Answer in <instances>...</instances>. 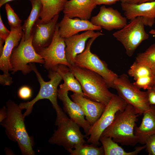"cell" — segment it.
Segmentation results:
<instances>
[{
    "instance_id": "obj_14",
    "label": "cell",
    "mask_w": 155,
    "mask_h": 155,
    "mask_svg": "<svg viewBox=\"0 0 155 155\" xmlns=\"http://www.w3.org/2000/svg\"><path fill=\"white\" fill-rule=\"evenodd\" d=\"M127 20L117 10L103 5L98 13L92 17L90 22L94 25L111 31L123 28L127 24Z\"/></svg>"
},
{
    "instance_id": "obj_17",
    "label": "cell",
    "mask_w": 155,
    "mask_h": 155,
    "mask_svg": "<svg viewBox=\"0 0 155 155\" xmlns=\"http://www.w3.org/2000/svg\"><path fill=\"white\" fill-rule=\"evenodd\" d=\"M103 35L99 32H95L93 30H88L81 34H77L65 38V55L69 64L74 65L76 56L84 50L86 42L88 38Z\"/></svg>"
},
{
    "instance_id": "obj_35",
    "label": "cell",
    "mask_w": 155,
    "mask_h": 155,
    "mask_svg": "<svg viewBox=\"0 0 155 155\" xmlns=\"http://www.w3.org/2000/svg\"><path fill=\"white\" fill-rule=\"evenodd\" d=\"M95 4L97 5L104 4L111 5L117 2L121 1V0H94Z\"/></svg>"
},
{
    "instance_id": "obj_20",
    "label": "cell",
    "mask_w": 155,
    "mask_h": 155,
    "mask_svg": "<svg viewBox=\"0 0 155 155\" xmlns=\"http://www.w3.org/2000/svg\"><path fill=\"white\" fill-rule=\"evenodd\" d=\"M96 5L94 0H70L66 3L63 11L64 15L70 18L88 20Z\"/></svg>"
},
{
    "instance_id": "obj_22",
    "label": "cell",
    "mask_w": 155,
    "mask_h": 155,
    "mask_svg": "<svg viewBox=\"0 0 155 155\" xmlns=\"http://www.w3.org/2000/svg\"><path fill=\"white\" fill-rule=\"evenodd\" d=\"M57 71L64 81V83L59 85V88L65 89L68 91H71L73 93L85 96L80 82L69 67L63 64L59 65Z\"/></svg>"
},
{
    "instance_id": "obj_24",
    "label": "cell",
    "mask_w": 155,
    "mask_h": 155,
    "mask_svg": "<svg viewBox=\"0 0 155 155\" xmlns=\"http://www.w3.org/2000/svg\"><path fill=\"white\" fill-rule=\"evenodd\" d=\"M99 141L102 145L104 155H136L146 147L145 145L137 147L133 151L127 152L111 137L101 136Z\"/></svg>"
},
{
    "instance_id": "obj_7",
    "label": "cell",
    "mask_w": 155,
    "mask_h": 155,
    "mask_svg": "<svg viewBox=\"0 0 155 155\" xmlns=\"http://www.w3.org/2000/svg\"><path fill=\"white\" fill-rule=\"evenodd\" d=\"M144 26L142 18L138 17L113 34V36L122 44L129 57L132 56L140 44L149 38Z\"/></svg>"
},
{
    "instance_id": "obj_29",
    "label": "cell",
    "mask_w": 155,
    "mask_h": 155,
    "mask_svg": "<svg viewBox=\"0 0 155 155\" xmlns=\"http://www.w3.org/2000/svg\"><path fill=\"white\" fill-rule=\"evenodd\" d=\"M8 23L10 26V30L16 29L22 27V20L8 3L5 5Z\"/></svg>"
},
{
    "instance_id": "obj_10",
    "label": "cell",
    "mask_w": 155,
    "mask_h": 155,
    "mask_svg": "<svg viewBox=\"0 0 155 155\" xmlns=\"http://www.w3.org/2000/svg\"><path fill=\"white\" fill-rule=\"evenodd\" d=\"M127 104L121 97L115 94L106 106L100 118L91 126L86 135L89 136L87 142L97 146L99 145V139L103 132L112 123L116 113L123 111Z\"/></svg>"
},
{
    "instance_id": "obj_5",
    "label": "cell",
    "mask_w": 155,
    "mask_h": 155,
    "mask_svg": "<svg viewBox=\"0 0 155 155\" xmlns=\"http://www.w3.org/2000/svg\"><path fill=\"white\" fill-rule=\"evenodd\" d=\"M55 130L48 140L51 144L61 146L68 152L77 146L86 143L85 135L82 134L80 127L72 121L66 115L56 117Z\"/></svg>"
},
{
    "instance_id": "obj_27",
    "label": "cell",
    "mask_w": 155,
    "mask_h": 155,
    "mask_svg": "<svg viewBox=\"0 0 155 155\" xmlns=\"http://www.w3.org/2000/svg\"><path fill=\"white\" fill-rule=\"evenodd\" d=\"M135 60L152 69L155 68V43L151 45L145 51L138 53Z\"/></svg>"
},
{
    "instance_id": "obj_26",
    "label": "cell",
    "mask_w": 155,
    "mask_h": 155,
    "mask_svg": "<svg viewBox=\"0 0 155 155\" xmlns=\"http://www.w3.org/2000/svg\"><path fill=\"white\" fill-rule=\"evenodd\" d=\"M93 144L86 143L75 147L69 151L70 155H104L102 146L98 147Z\"/></svg>"
},
{
    "instance_id": "obj_28",
    "label": "cell",
    "mask_w": 155,
    "mask_h": 155,
    "mask_svg": "<svg viewBox=\"0 0 155 155\" xmlns=\"http://www.w3.org/2000/svg\"><path fill=\"white\" fill-rule=\"evenodd\" d=\"M128 74L135 81L142 77L153 75V69L135 60L128 70Z\"/></svg>"
},
{
    "instance_id": "obj_13",
    "label": "cell",
    "mask_w": 155,
    "mask_h": 155,
    "mask_svg": "<svg viewBox=\"0 0 155 155\" xmlns=\"http://www.w3.org/2000/svg\"><path fill=\"white\" fill-rule=\"evenodd\" d=\"M59 18V14L48 22H42L39 19L36 22L31 35L32 44L37 53L51 44L55 35Z\"/></svg>"
},
{
    "instance_id": "obj_21",
    "label": "cell",
    "mask_w": 155,
    "mask_h": 155,
    "mask_svg": "<svg viewBox=\"0 0 155 155\" xmlns=\"http://www.w3.org/2000/svg\"><path fill=\"white\" fill-rule=\"evenodd\" d=\"M143 114L141 123L138 127L135 126L134 134L139 143L145 144L149 137L155 134V105H150V109Z\"/></svg>"
},
{
    "instance_id": "obj_8",
    "label": "cell",
    "mask_w": 155,
    "mask_h": 155,
    "mask_svg": "<svg viewBox=\"0 0 155 155\" xmlns=\"http://www.w3.org/2000/svg\"><path fill=\"white\" fill-rule=\"evenodd\" d=\"M114 84L118 95L132 105L140 115L150 109L147 92L141 91L130 82L127 74L118 76Z\"/></svg>"
},
{
    "instance_id": "obj_12",
    "label": "cell",
    "mask_w": 155,
    "mask_h": 155,
    "mask_svg": "<svg viewBox=\"0 0 155 155\" xmlns=\"http://www.w3.org/2000/svg\"><path fill=\"white\" fill-rule=\"evenodd\" d=\"M10 31V34L5 40L3 52L0 55V69L3 73L0 75V83L3 86H9L13 82L9 73L12 70L10 59L13 50L19 44L23 33L22 27L11 29Z\"/></svg>"
},
{
    "instance_id": "obj_39",
    "label": "cell",
    "mask_w": 155,
    "mask_h": 155,
    "mask_svg": "<svg viewBox=\"0 0 155 155\" xmlns=\"http://www.w3.org/2000/svg\"><path fill=\"white\" fill-rule=\"evenodd\" d=\"M153 84L152 87H155V68L153 69Z\"/></svg>"
},
{
    "instance_id": "obj_37",
    "label": "cell",
    "mask_w": 155,
    "mask_h": 155,
    "mask_svg": "<svg viewBox=\"0 0 155 155\" xmlns=\"http://www.w3.org/2000/svg\"><path fill=\"white\" fill-rule=\"evenodd\" d=\"M7 115L6 108L4 106L0 109V123L2 122L6 117Z\"/></svg>"
},
{
    "instance_id": "obj_32",
    "label": "cell",
    "mask_w": 155,
    "mask_h": 155,
    "mask_svg": "<svg viewBox=\"0 0 155 155\" xmlns=\"http://www.w3.org/2000/svg\"><path fill=\"white\" fill-rule=\"evenodd\" d=\"M18 94L20 98L23 100H27L32 96V90L29 87L24 86L19 89Z\"/></svg>"
},
{
    "instance_id": "obj_30",
    "label": "cell",
    "mask_w": 155,
    "mask_h": 155,
    "mask_svg": "<svg viewBox=\"0 0 155 155\" xmlns=\"http://www.w3.org/2000/svg\"><path fill=\"white\" fill-rule=\"evenodd\" d=\"M139 89L143 88L147 90L152 86L153 75L142 77L137 79L133 83Z\"/></svg>"
},
{
    "instance_id": "obj_25",
    "label": "cell",
    "mask_w": 155,
    "mask_h": 155,
    "mask_svg": "<svg viewBox=\"0 0 155 155\" xmlns=\"http://www.w3.org/2000/svg\"><path fill=\"white\" fill-rule=\"evenodd\" d=\"M30 2L32 6L31 12L22 26L23 32V36L25 40H28L30 37L33 28L40 18L42 10L40 0H32Z\"/></svg>"
},
{
    "instance_id": "obj_11",
    "label": "cell",
    "mask_w": 155,
    "mask_h": 155,
    "mask_svg": "<svg viewBox=\"0 0 155 155\" xmlns=\"http://www.w3.org/2000/svg\"><path fill=\"white\" fill-rule=\"evenodd\" d=\"M66 45L65 38L61 36L59 32L57 23L55 35L50 45L37 52L44 59V67L49 71H57L59 65L63 64L68 67L71 65L68 62L65 55Z\"/></svg>"
},
{
    "instance_id": "obj_33",
    "label": "cell",
    "mask_w": 155,
    "mask_h": 155,
    "mask_svg": "<svg viewBox=\"0 0 155 155\" xmlns=\"http://www.w3.org/2000/svg\"><path fill=\"white\" fill-rule=\"evenodd\" d=\"M11 31L5 27L0 15V41L5 42V40L10 34Z\"/></svg>"
},
{
    "instance_id": "obj_36",
    "label": "cell",
    "mask_w": 155,
    "mask_h": 155,
    "mask_svg": "<svg viewBox=\"0 0 155 155\" xmlns=\"http://www.w3.org/2000/svg\"><path fill=\"white\" fill-rule=\"evenodd\" d=\"M154 1L155 0H121V2L131 4H139Z\"/></svg>"
},
{
    "instance_id": "obj_18",
    "label": "cell",
    "mask_w": 155,
    "mask_h": 155,
    "mask_svg": "<svg viewBox=\"0 0 155 155\" xmlns=\"http://www.w3.org/2000/svg\"><path fill=\"white\" fill-rule=\"evenodd\" d=\"M59 32L62 38H65L78 34L80 32L88 30L100 31L102 28L93 24L88 20L76 18H70L64 15L58 23Z\"/></svg>"
},
{
    "instance_id": "obj_2",
    "label": "cell",
    "mask_w": 155,
    "mask_h": 155,
    "mask_svg": "<svg viewBox=\"0 0 155 155\" xmlns=\"http://www.w3.org/2000/svg\"><path fill=\"white\" fill-rule=\"evenodd\" d=\"M139 116L134 107L128 103L123 111L116 113L113 122L101 136L111 137L122 145H135L139 141L134 135V129Z\"/></svg>"
},
{
    "instance_id": "obj_16",
    "label": "cell",
    "mask_w": 155,
    "mask_h": 155,
    "mask_svg": "<svg viewBox=\"0 0 155 155\" xmlns=\"http://www.w3.org/2000/svg\"><path fill=\"white\" fill-rule=\"evenodd\" d=\"M68 92L65 89L59 88L58 98L63 103L64 111L70 119L83 128L86 136L91 125L86 119L84 114L80 106L70 99L68 96Z\"/></svg>"
},
{
    "instance_id": "obj_38",
    "label": "cell",
    "mask_w": 155,
    "mask_h": 155,
    "mask_svg": "<svg viewBox=\"0 0 155 155\" xmlns=\"http://www.w3.org/2000/svg\"><path fill=\"white\" fill-rule=\"evenodd\" d=\"M14 0H0V7H1L4 4L7 3ZM30 1L32 0H29Z\"/></svg>"
},
{
    "instance_id": "obj_31",
    "label": "cell",
    "mask_w": 155,
    "mask_h": 155,
    "mask_svg": "<svg viewBox=\"0 0 155 155\" xmlns=\"http://www.w3.org/2000/svg\"><path fill=\"white\" fill-rule=\"evenodd\" d=\"M146 151L149 155H155V134L152 135L146 140Z\"/></svg>"
},
{
    "instance_id": "obj_4",
    "label": "cell",
    "mask_w": 155,
    "mask_h": 155,
    "mask_svg": "<svg viewBox=\"0 0 155 155\" xmlns=\"http://www.w3.org/2000/svg\"><path fill=\"white\" fill-rule=\"evenodd\" d=\"M32 71L35 73L38 80L40 84L39 91L35 98L30 101L22 102L19 104L22 110L26 109L23 114L24 117L29 115L32 112L34 104L39 100L47 99L49 100L55 110L56 116H60L65 113L63 111L58 104V87L62 78L56 71H49L48 77L50 80L45 81L40 73L38 71L34 63L29 64Z\"/></svg>"
},
{
    "instance_id": "obj_3",
    "label": "cell",
    "mask_w": 155,
    "mask_h": 155,
    "mask_svg": "<svg viewBox=\"0 0 155 155\" xmlns=\"http://www.w3.org/2000/svg\"><path fill=\"white\" fill-rule=\"evenodd\" d=\"M69 67L80 82L85 97L106 105L115 95L109 91L105 80L98 74L74 65Z\"/></svg>"
},
{
    "instance_id": "obj_34",
    "label": "cell",
    "mask_w": 155,
    "mask_h": 155,
    "mask_svg": "<svg viewBox=\"0 0 155 155\" xmlns=\"http://www.w3.org/2000/svg\"><path fill=\"white\" fill-rule=\"evenodd\" d=\"M147 90L148 100L150 105H155V87H152Z\"/></svg>"
},
{
    "instance_id": "obj_19",
    "label": "cell",
    "mask_w": 155,
    "mask_h": 155,
    "mask_svg": "<svg viewBox=\"0 0 155 155\" xmlns=\"http://www.w3.org/2000/svg\"><path fill=\"white\" fill-rule=\"evenodd\" d=\"M70 96L72 100L81 107L84 114L86 119L91 126L100 117L106 106L78 94L73 93Z\"/></svg>"
},
{
    "instance_id": "obj_15",
    "label": "cell",
    "mask_w": 155,
    "mask_h": 155,
    "mask_svg": "<svg viewBox=\"0 0 155 155\" xmlns=\"http://www.w3.org/2000/svg\"><path fill=\"white\" fill-rule=\"evenodd\" d=\"M121 6L127 19L141 17L145 26L152 27L155 24V1L139 4L121 2Z\"/></svg>"
},
{
    "instance_id": "obj_9",
    "label": "cell",
    "mask_w": 155,
    "mask_h": 155,
    "mask_svg": "<svg viewBox=\"0 0 155 155\" xmlns=\"http://www.w3.org/2000/svg\"><path fill=\"white\" fill-rule=\"evenodd\" d=\"M32 36L25 40L22 37L18 45L13 50L10 63L12 73L21 71L24 75L32 71L29 64L37 63L44 64V59L36 51L32 43Z\"/></svg>"
},
{
    "instance_id": "obj_1",
    "label": "cell",
    "mask_w": 155,
    "mask_h": 155,
    "mask_svg": "<svg viewBox=\"0 0 155 155\" xmlns=\"http://www.w3.org/2000/svg\"><path fill=\"white\" fill-rule=\"evenodd\" d=\"M5 106L7 116L0 124L5 129L6 135L10 140L17 143L22 155H35L34 138L27 132L22 110L11 100L7 102Z\"/></svg>"
},
{
    "instance_id": "obj_6",
    "label": "cell",
    "mask_w": 155,
    "mask_h": 155,
    "mask_svg": "<svg viewBox=\"0 0 155 155\" xmlns=\"http://www.w3.org/2000/svg\"><path fill=\"white\" fill-rule=\"evenodd\" d=\"M99 36L91 38L88 41L84 51L76 57L74 65L93 71L100 75L106 82L108 88L115 89L114 82L118 76L108 67L107 63L90 50L94 41Z\"/></svg>"
},
{
    "instance_id": "obj_23",
    "label": "cell",
    "mask_w": 155,
    "mask_h": 155,
    "mask_svg": "<svg viewBox=\"0 0 155 155\" xmlns=\"http://www.w3.org/2000/svg\"><path fill=\"white\" fill-rule=\"evenodd\" d=\"M42 10L40 18L41 20L47 22L63 11L67 0H40Z\"/></svg>"
}]
</instances>
